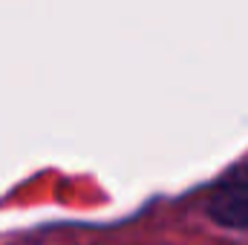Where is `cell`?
Instances as JSON below:
<instances>
[{"label":"cell","mask_w":248,"mask_h":245,"mask_svg":"<svg viewBox=\"0 0 248 245\" xmlns=\"http://www.w3.org/2000/svg\"><path fill=\"white\" fill-rule=\"evenodd\" d=\"M208 216L222 228H248V179L219 184L208 199Z\"/></svg>","instance_id":"cell-1"}]
</instances>
